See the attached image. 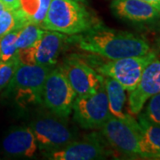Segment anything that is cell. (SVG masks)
<instances>
[{
    "mask_svg": "<svg viewBox=\"0 0 160 160\" xmlns=\"http://www.w3.org/2000/svg\"><path fill=\"white\" fill-rule=\"evenodd\" d=\"M109 155L98 138L92 137L79 142L73 141L64 147L44 153V157L52 160L103 159Z\"/></svg>",
    "mask_w": 160,
    "mask_h": 160,
    "instance_id": "obj_11",
    "label": "cell"
},
{
    "mask_svg": "<svg viewBox=\"0 0 160 160\" xmlns=\"http://www.w3.org/2000/svg\"><path fill=\"white\" fill-rule=\"evenodd\" d=\"M110 8L117 17L133 23H153L160 19L159 12L142 0H113Z\"/></svg>",
    "mask_w": 160,
    "mask_h": 160,
    "instance_id": "obj_13",
    "label": "cell"
},
{
    "mask_svg": "<svg viewBox=\"0 0 160 160\" xmlns=\"http://www.w3.org/2000/svg\"><path fill=\"white\" fill-rule=\"evenodd\" d=\"M99 129L103 139L123 154L147 159H159V152L147 142L138 121L130 115L125 119L110 116Z\"/></svg>",
    "mask_w": 160,
    "mask_h": 160,
    "instance_id": "obj_2",
    "label": "cell"
},
{
    "mask_svg": "<svg viewBox=\"0 0 160 160\" xmlns=\"http://www.w3.org/2000/svg\"><path fill=\"white\" fill-rule=\"evenodd\" d=\"M75 1H78V2H80V3H85V0H75Z\"/></svg>",
    "mask_w": 160,
    "mask_h": 160,
    "instance_id": "obj_26",
    "label": "cell"
},
{
    "mask_svg": "<svg viewBox=\"0 0 160 160\" xmlns=\"http://www.w3.org/2000/svg\"><path fill=\"white\" fill-rule=\"evenodd\" d=\"M157 57L154 51H150L141 56L120 58L117 60H109L108 62H92L96 64V70L105 77L116 79L126 91H132L137 86L143 70Z\"/></svg>",
    "mask_w": 160,
    "mask_h": 160,
    "instance_id": "obj_5",
    "label": "cell"
},
{
    "mask_svg": "<svg viewBox=\"0 0 160 160\" xmlns=\"http://www.w3.org/2000/svg\"><path fill=\"white\" fill-rule=\"evenodd\" d=\"M149 99L144 115L149 121L160 126V92Z\"/></svg>",
    "mask_w": 160,
    "mask_h": 160,
    "instance_id": "obj_22",
    "label": "cell"
},
{
    "mask_svg": "<svg viewBox=\"0 0 160 160\" xmlns=\"http://www.w3.org/2000/svg\"><path fill=\"white\" fill-rule=\"evenodd\" d=\"M18 30L14 29L7 34L0 37V62L8 61L18 53L16 41H17Z\"/></svg>",
    "mask_w": 160,
    "mask_h": 160,
    "instance_id": "obj_20",
    "label": "cell"
},
{
    "mask_svg": "<svg viewBox=\"0 0 160 160\" xmlns=\"http://www.w3.org/2000/svg\"><path fill=\"white\" fill-rule=\"evenodd\" d=\"M69 41L83 51L107 60L141 56L150 51L149 43L142 38L100 23L85 32L70 36Z\"/></svg>",
    "mask_w": 160,
    "mask_h": 160,
    "instance_id": "obj_1",
    "label": "cell"
},
{
    "mask_svg": "<svg viewBox=\"0 0 160 160\" xmlns=\"http://www.w3.org/2000/svg\"><path fill=\"white\" fill-rule=\"evenodd\" d=\"M74 119L85 129L100 128L111 116L104 85L97 92L77 95L73 103Z\"/></svg>",
    "mask_w": 160,
    "mask_h": 160,
    "instance_id": "obj_8",
    "label": "cell"
},
{
    "mask_svg": "<svg viewBox=\"0 0 160 160\" xmlns=\"http://www.w3.org/2000/svg\"><path fill=\"white\" fill-rule=\"evenodd\" d=\"M19 63L20 61L17 55L8 61L0 62V90L10 84Z\"/></svg>",
    "mask_w": 160,
    "mask_h": 160,
    "instance_id": "obj_21",
    "label": "cell"
},
{
    "mask_svg": "<svg viewBox=\"0 0 160 160\" xmlns=\"http://www.w3.org/2000/svg\"><path fill=\"white\" fill-rule=\"evenodd\" d=\"M66 40L65 34L46 30L35 45L18 51L19 61L25 64H37L52 68L57 62L58 56Z\"/></svg>",
    "mask_w": 160,
    "mask_h": 160,
    "instance_id": "obj_9",
    "label": "cell"
},
{
    "mask_svg": "<svg viewBox=\"0 0 160 160\" xmlns=\"http://www.w3.org/2000/svg\"><path fill=\"white\" fill-rule=\"evenodd\" d=\"M46 30L39 25L34 23H28L18 30L17 46L18 51L26 49L35 45L43 37Z\"/></svg>",
    "mask_w": 160,
    "mask_h": 160,
    "instance_id": "obj_18",
    "label": "cell"
},
{
    "mask_svg": "<svg viewBox=\"0 0 160 160\" xmlns=\"http://www.w3.org/2000/svg\"><path fill=\"white\" fill-rule=\"evenodd\" d=\"M28 21L23 12L19 8L17 10H10L4 8L0 10V37L7 34L14 29H20L28 24Z\"/></svg>",
    "mask_w": 160,
    "mask_h": 160,
    "instance_id": "obj_17",
    "label": "cell"
},
{
    "mask_svg": "<svg viewBox=\"0 0 160 160\" xmlns=\"http://www.w3.org/2000/svg\"><path fill=\"white\" fill-rule=\"evenodd\" d=\"M2 145L6 154L14 158H31L39 149L29 126L19 127L10 132L5 137Z\"/></svg>",
    "mask_w": 160,
    "mask_h": 160,
    "instance_id": "obj_14",
    "label": "cell"
},
{
    "mask_svg": "<svg viewBox=\"0 0 160 160\" xmlns=\"http://www.w3.org/2000/svg\"><path fill=\"white\" fill-rule=\"evenodd\" d=\"M4 8H6V6H4V4L0 1V10H1V9H4Z\"/></svg>",
    "mask_w": 160,
    "mask_h": 160,
    "instance_id": "obj_25",
    "label": "cell"
},
{
    "mask_svg": "<svg viewBox=\"0 0 160 160\" xmlns=\"http://www.w3.org/2000/svg\"><path fill=\"white\" fill-rule=\"evenodd\" d=\"M50 69L46 66L19 63L8 86L9 92L21 107L42 103L44 84Z\"/></svg>",
    "mask_w": 160,
    "mask_h": 160,
    "instance_id": "obj_4",
    "label": "cell"
},
{
    "mask_svg": "<svg viewBox=\"0 0 160 160\" xmlns=\"http://www.w3.org/2000/svg\"><path fill=\"white\" fill-rule=\"evenodd\" d=\"M146 3H149V5L153 6L160 12V0H142Z\"/></svg>",
    "mask_w": 160,
    "mask_h": 160,
    "instance_id": "obj_24",
    "label": "cell"
},
{
    "mask_svg": "<svg viewBox=\"0 0 160 160\" xmlns=\"http://www.w3.org/2000/svg\"><path fill=\"white\" fill-rule=\"evenodd\" d=\"M62 70L77 95L93 93L103 86L104 76L85 62L70 59Z\"/></svg>",
    "mask_w": 160,
    "mask_h": 160,
    "instance_id": "obj_10",
    "label": "cell"
},
{
    "mask_svg": "<svg viewBox=\"0 0 160 160\" xmlns=\"http://www.w3.org/2000/svg\"><path fill=\"white\" fill-rule=\"evenodd\" d=\"M138 123L147 142L160 154V126L149 121L144 114L139 113ZM160 159V156H159Z\"/></svg>",
    "mask_w": 160,
    "mask_h": 160,
    "instance_id": "obj_19",
    "label": "cell"
},
{
    "mask_svg": "<svg viewBox=\"0 0 160 160\" xmlns=\"http://www.w3.org/2000/svg\"><path fill=\"white\" fill-rule=\"evenodd\" d=\"M104 88L108 98L109 112L112 117L125 119L128 114L124 112L126 101V90L114 78L104 76Z\"/></svg>",
    "mask_w": 160,
    "mask_h": 160,
    "instance_id": "obj_15",
    "label": "cell"
},
{
    "mask_svg": "<svg viewBox=\"0 0 160 160\" xmlns=\"http://www.w3.org/2000/svg\"><path fill=\"white\" fill-rule=\"evenodd\" d=\"M95 24L97 23L83 3L75 0H51L41 27L72 36L85 32Z\"/></svg>",
    "mask_w": 160,
    "mask_h": 160,
    "instance_id": "obj_3",
    "label": "cell"
},
{
    "mask_svg": "<svg viewBox=\"0 0 160 160\" xmlns=\"http://www.w3.org/2000/svg\"><path fill=\"white\" fill-rule=\"evenodd\" d=\"M6 8L10 10H17L21 6V0H0Z\"/></svg>",
    "mask_w": 160,
    "mask_h": 160,
    "instance_id": "obj_23",
    "label": "cell"
},
{
    "mask_svg": "<svg viewBox=\"0 0 160 160\" xmlns=\"http://www.w3.org/2000/svg\"><path fill=\"white\" fill-rule=\"evenodd\" d=\"M51 0H21L20 9L29 23L41 26L46 18Z\"/></svg>",
    "mask_w": 160,
    "mask_h": 160,
    "instance_id": "obj_16",
    "label": "cell"
},
{
    "mask_svg": "<svg viewBox=\"0 0 160 160\" xmlns=\"http://www.w3.org/2000/svg\"><path fill=\"white\" fill-rule=\"evenodd\" d=\"M64 119L52 113L39 116L32 121L29 128L33 132L40 150H56L75 141L77 136Z\"/></svg>",
    "mask_w": 160,
    "mask_h": 160,
    "instance_id": "obj_7",
    "label": "cell"
},
{
    "mask_svg": "<svg viewBox=\"0 0 160 160\" xmlns=\"http://www.w3.org/2000/svg\"><path fill=\"white\" fill-rule=\"evenodd\" d=\"M160 92V60L156 57L143 70L137 86L129 93V109L132 114L141 113L144 104Z\"/></svg>",
    "mask_w": 160,
    "mask_h": 160,
    "instance_id": "obj_12",
    "label": "cell"
},
{
    "mask_svg": "<svg viewBox=\"0 0 160 160\" xmlns=\"http://www.w3.org/2000/svg\"><path fill=\"white\" fill-rule=\"evenodd\" d=\"M77 93L62 69L51 68L44 84L42 103L51 113L66 118L72 112Z\"/></svg>",
    "mask_w": 160,
    "mask_h": 160,
    "instance_id": "obj_6",
    "label": "cell"
}]
</instances>
